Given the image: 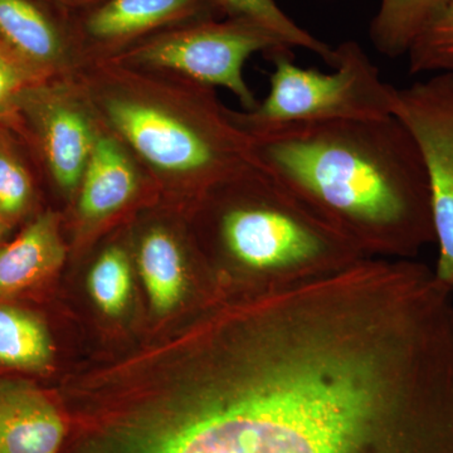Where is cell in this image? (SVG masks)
I'll return each mask as SVG.
<instances>
[{
    "label": "cell",
    "mask_w": 453,
    "mask_h": 453,
    "mask_svg": "<svg viewBox=\"0 0 453 453\" xmlns=\"http://www.w3.org/2000/svg\"><path fill=\"white\" fill-rule=\"evenodd\" d=\"M166 383L83 453H403L414 375L365 316L286 291L205 315Z\"/></svg>",
    "instance_id": "obj_1"
},
{
    "label": "cell",
    "mask_w": 453,
    "mask_h": 453,
    "mask_svg": "<svg viewBox=\"0 0 453 453\" xmlns=\"http://www.w3.org/2000/svg\"><path fill=\"white\" fill-rule=\"evenodd\" d=\"M252 160L366 257L436 242L427 174L395 116L253 131Z\"/></svg>",
    "instance_id": "obj_2"
},
{
    "label": "cell",
    "mask_w": 453,
    "mask_h": 453,
    "mask_svg": "<svg viewBox=\"0 0 453 453\" xmlns=\"http://www.w3.org/2000/svg\"><path fill=\"white\" fill-rule=\"evenodd\" d=\"M214 240L249 296L333 275L366 257L255 162L211 187Z\"/></svg>",
    "instance_id": "obj_3"
},
{
    "label": "cell",
    "mask_w": 453,
    "mask_h": 453,
    "mask_svg": "<svg viewBox=\"0 0 453 453\" xmlns=\"http://www.w3.org/2000/svg\"><path fill=\"white\" fill-rule=\"evenodd\" d=\"M332 73L295 64L291 49L270 53L273 73L270 89L253 111L231 113L244 133L340 120H369L393 116L395 88L356 41L335 47Z\"/></svg>",
    "instance_id": "obj_4"
},
{
    "label": "cell",
    "mask_w": 453,
    "mask_h": 453,
    "mask_svg": "<svg viewBox=\"0 0 453 453\" xmlns=\"http://www.w3.org/2000/svg\"><path fill=\"white\" fill-rule=\"evenodd\" d=\"M279 49L288 47L257 27L228 18L223 22L187 23L162 33L139 47L133 56L142 64L186 74L193 82L225 88L250 112L258 101L244 80V65L256 53L268 56Z\"/></svg>",
    "instance_id": "obj_5"
},
{
    "label": "cell",
    "mask_w": 453,
    "mask_h": 453,
    "mask_svg": "<svg viewBox=\"0 0 453 453\" xmlns=\"http://www.w3.org/2000/svg\"><path fill=\"white\" fill-rule=\"evenodd\" d=\"M393 116L410 131L425 165L438 244L434 277L453 294V73L395 88Z\"/></svg>",
    "instance_id": "obj_6"
},
{
    "label": "cell",
    "mask_w": 453,
    "mask_h": 453,
    "mask_svg": "<svg viewBox=\"0 0 453 453\" xmlns=\"http://www.w3.org/2000/svg\"><path fill=\"white\" fill-rule=\"evenodd\" d=\"M19 110L35 122L57 183L65 189L79 186L96 140L88 118L76 107L35 85L20 95Z\"/></svg>",
    "instance_id": "obj_7"
},
{
    "label": "cell",
    "mask_w": 453,
    "mask_h": 453,
    "mask_svg": "<svg viewBox=\"0 0 453 453\" xmlns=\"http://www.w3.org/2000/svg\"><path fill=\"white\" fill-rule=\"evenodd\" d=\"M214 0H104L83 19L88 40L115 44L175 23L213 19Z\"/></svg>",
    "instance_id": "obj_8"
},
{
    "label": "cell",
    "mask_w": 453,
    "mask_h": 453,
    "mask_svg": "<svg viewBox=\"0 0 453 453\" xmlns=\"http://www.w3.org/2000/svg\"><path fill=\"white\" fill-rule=\"evenodd\" d=\"M65 434L55 404L27 384H0V453H57Z\"/></svg>",
    "instance_id": "obj_9"
},
{
    "label": "cell",
    "mask_w": 453,
    "mask_h": 453,
    "mask_svg": "<svg viewBox=\"0 0 453 453\" xmlns=\"http://www.w3.org/2000/svg\"><path fill=\"white\" fill-rule=\"evenodd\" d=\"M0 43L37 81L68 49L64 27L40 0H0Z\"/></svg>",
    "instance_id": "obj_10"
},
{
    "label": "cell",
    "mask_w": 453,
    "mask_h": 453,
    "mask_svg": "<svg viewBox=\"0 0 453 453\" xmlns=\"http://www.w3.org/2000/svg\"><path fill=\"white\" fill-rule=\"evenodd\" d=\"M64 259L65 246L55 216L38 217L13 242L0 247V297L43 281Z\"/></svg>",
    "instance_id": "obj_11"
},
{
    "label": "cell",
    "mask_w": 453,
    "mask_h": 453,
    "mask_svg": "<svg viewBox=\"0 0 453 453\" xmlns=\"http://www.w3.org/2000/svg\"><path fill=\"white\" fill-rule=\"evenodd\" d=\"M81 183L82 216L101 219L129 202L138 187V178L120 145L109 136H96Z\"/></svg>",
    "instance_id": "obj_12"
},
{
    "label": "cell",
    "mask_w": 453,
    "mask_h": 453,
    "mask_svg": "<svg viewBox=\"0 0 453 453\" xmlns=\"http://www.w3.org/2000/svg\"><path fill=\"white\" fill-rule=\"evenodd\" d=\"M142 281L157 312H169L184 300L189 285L186 258L174 237L150 232L139 251Z\"/></svg>",
    "instance_id": "obj_13"
},
{
    "label": "cell",
    "mask_w": 453,
    "mask_h": 453,
    "mask_svg": "<svg viewBox=\"0 0 453 453\" xmlns=\"http://www.w3.org/2000/svg\"><path fill=\"white\" fill-rule=\"evenodd\" d=\"M446 0H380L369 27L375 50L389 58L407 55Z\"/></svg>",
    "instance_id": "obj_14"
},
{
    "label": "cell",
    "mask_w": 453,
    "mask_h": 453,
    "mask_svg": "<svg viewBox=\"0 0 453 453\" xmlns=\"http://www.w3.org/2000/svg\"><path fill=\"white\" fill-rule=\"evenodd\" d=\"M222 13L231 19L241 20L257 27L273 35L280 43L288 49H303L321 57L325 64L333 68L335 65V47H330L324 41L297 25L276 0H214Z\"/></svg>",
    "instance_id": "obj_15"
},
{
    "label": "cell",
    "mask_w": 453,
    "mask_h": 453,
    "mask_svg": "<svg viewBox=\"0 0 453 453\" xmlns=\"http://www.w3.org/2000/svg\"><path fill=\"white\" fill-rule=\"evenodd\" d=\"M52 353L49 332L37 316L14 306L0 305V365L44 371Z\"/></svg>",
    "instance_id": "obj_16"
},
{
    "label": "cell",
    "mask_w": 453,
    "mask_h": 453,
    "mask_svg": "<svg viewBox=\"0 0 453 453\" xmlns=\"http://www.w3.org/2000/svg\"><path fill=\"white\" fill-rule=\"evenodd\" d=\"M407 56L411 74L453 73V0L423 29Z\"/></svg>",
    "instance_id": "obj_17"
},
{
    "label": "cell",
    "mask_w": 453,
    "mask_h": 453,
    "mask_svg": "<svg viewBox=\"0 0 453 453\" xmlns=\"http://www.w3.org/2000/svg\"><path fill=\"white\" fill-rule=\"evenodd\" d=\"M131 271L125 253L107 250L89 273L88 286L98 308L107 315H119L131 294Z\"/></svg>",
    "instance_id": "obj_18"
},
{
    "label": "cell",
    "mask_w": 453,
    "mask_h": 453,
    "mask_svg": "<svg viewBox=\"0 0 453 453\" xmlns=\"http://www.w3.org/2000/svg\"><path fill=\"white\" fill-rule=\"evenodd\" d=\"M32 198L28 170L7 139L0 135V217L8 222L18 219L28 210Z\"/></svg>",
    "instance_id": "obj_19"
},
{
    "label": "cell",
    "mask_w": 453,
    "mask_h": 453,
    "mask_svg": "<svg viewBox=\"0 0 453 453\" xmlns=\"http://www.w3.org/2000/svg\"><path fill=\"white\" fill-rule=\"evenodd\" d=\"M37 80L0 43V121L18 111L20 95Z\"/></svg>",
    "instance_id": "obj_20"
},
{
    "label": "cell",
    "mask_w": 453,
    "mask_h": 453,
    "mask_svg": "<svg viewBox=\"0 0 453 453\" xmlns=\"http://www.w3.org/2000/svg\"><path fill=\"white\" fill-rule=\"evenodd\" d=\"M56 2L59 3H65V4H94V3H96L97 4H100L101 2H104V0H56Z\"/></svg>",
    "instance_id": "obj_21"
},
{
    "label": "cell",
    "mask_w": 453,
    "mask_h": 453,
    "mask_svg": "<svg viewBox=\"0 0 453 453\" xmlns=\"http://www.w3.org/2000/svg\"><path fill=\"white\" fill-rule=\"evenodd\" d=\"M8 228V220H5L4 219H2V217H0V241H2V238L4 237L5 234H7Z\"/></svg>",
    "instance_id": "obj_22"
},
{
    "label": "cell",
    "mask_w": 453,
    "mask_h": 453,
    "mask_svg": "<svg viewBox=\"0 0 453 453\" xmlns=\"http://www.w3.org/2000/svg\"><path fill=\"white\" fill-rule=\"evenodd\" d=\"M447 2H449V0H446V3H447Z\"/></svg>",
    "instance_id": "obj_23"
}]
</instances>
